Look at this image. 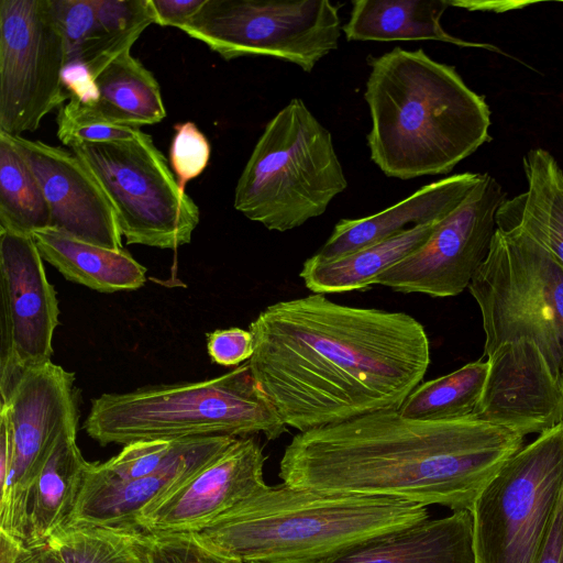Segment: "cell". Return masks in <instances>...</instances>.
Masks as SVG:
<instances>
[{"instance_id": "10", "label": "cell", "mask_w": 563, "mask_h": 563, "mask_svg": "<svg viewBox=\"0 0 563 563\" xmlns=\"http://www.w3.org/2000/svg\"><path fill=\"white\" fill-rule=\"evenodd\" d=\"M341 5L329 0H206L180 30L225 60L271 56L311 73L339 46Z\"/></svg>"}, {"instance_id": "37", "label": "cell", "mask_w": 563, "mask_h": 563, "mask_svg": "<svg viewBox=\"0 0 563 563\" xmlns=\"http://www.w3.org/2000/svg\"><path fill=\"white\" fill-rule=\"evenodd\" d=\"M12 433L8 416L0 409V488H4L12 464Z\"/></svg>"}, {"instance_id": "31", "label": "cell", "mask_w": 563, "mask_h": 563, "mask_svg": "<svg viewBox=\"0 0 563 563\" xmlns=\"http://www.w3.org/2000/svg\"><path fill=\"white\" fill-rule=\"evenodd\" d=\"M57 137L66 145L106 143L136 139L142 130L112 124L96 115L81 101L69 99L56 118Z\"/></svg>"}, {"instance_id": "13", "label": "cell", "mask_w": 563, "mask_h": 563, "mask_svg": "<svg viewBox=\"0 0 563 563\" xmlns=\"http://www.w3.org/2000/svg\"><path fill=\"white\" fill-rule=\"evenodd\" d=\"M507 199L490 175L445 218L416 251L379 275L373 285L402 294L453 297L472 282L497 231V212Z\"/></svg>"}, {"instance_id": "14", "label": "cell", "mask_w": 563, "mask_h": 563, "mask_svg": "<svg viewBox=\"0 0 563 563\" xmlns=\"http://www.w3.org/2000/svg\"><path fill=\"white\" fill-rule=\"evenodd\" d=\"M32 235L0 229V394L51 362L59 308Z\"/></svg>"}, {"instance_id": "22", "label": "cell", "mask_w": 563, "mask_h": 563, "mask_svg": "<svg viewBox=\"0 0 563 563\" xmlns=\"http://www.w3.org/2000/svg\"><path fill=\"white\" fill-rule=\"evenodd\" d=\"M32 238L44 261L74 283L100 292L134 290L146 280V268L122 250L80 241L48 228Z\"/></svg>"}, {"instance_id": "8", "label": "cell", "mask_w": 563, "mask_h": 563, "mask_svg": "<svg viewBox=\"0 0 563 563\" xmlns=\"http://www.w3.org/2000/svg\"><path fill=\"white\" fill-rule=\"evenodd\" d=\"M563 488V421L515 453L471 510L475 563H536Z\"/></svg>"}, {"instance_id": "18", "label": "cell", "mask_w": 563, "mask_h": 563, "mask_svg": "<svg viewBox=\"0 0 563 563\" xmlns=\"http://www.w3.org/2000/svg\"><path fill=\"white\" fill-rule=\"evenodd\" d=\"M484 174L462 173L424 185L409 197L375 214L341 219L318 258L336 260L396 236L412 227L440 222L454 212L483 179Z\"/></svg>"}, {"instance_id": "7", "label": "cell", "mask_w": 563, "mask_h": 563, "mask_svg": "<svg viewBox=\"0 0 563 563\" xmlns=\"http://www.w3.org/2000/svg\"><path fill=\"white\" fill-rule=\"evenodd\" d=\"M468 290L482 314L484 355L530 342L563 394V266L522 230L497 228Z\"/></svg>"}, {"instance_id": "29", "label": "cell", "mask_w": 563, "mask_h": 563, "mask_svg": "<svg viewBox=\"0 0 563 563\" xmlns=\"http://www.w3.org/2000/svg\"><path fill=\"white\" fill-rule=\"evenodd\" d=\"M205 438L132 442L123 445V449L110 460L96 463V466L101 472L122 479L150 476L180 461Z\"/></svg>"}, {"instance_id": "27", "label": "cell", "mask_w": 563, "mask_h": 563, "mask_svg": "<svg viewBox=\"0 0 563 563\" xmlns=\"http://www.w3.org/2000/svg\"><path fill=\"white\" fill-rule=\"evenodd\" d=\"M48 228L42 186L12 136L0 131V229L32 235Z\"/></svg>"}, {"instance_id": "38", "label": "cell", "mask_w": 563, "mask_h": 563, "mask_svg": "<svg viewBox=\"0 0 563 563\" xmlns=\"http://www.w3.org/2000/svg\"><path fill=\"white\" fill-rule=\"evenodd\" d=\"M18 563H64L57 551L48 543L24 548Z\"/></svg>"}, {"instance_id": "28", "label": "cell", "mask_w": 563, "mask_h": 563, "mask_svg": "<svg viewBox=\"0 0 563 563\" xmlns=\"http://www.w3.org/2000/svg\"><path fill=\"white\" fill-rule=\"evenodd\" d=\"M488 368L487 361L478 360L428 380L410 393L398 412L405 418L424 421L471 417L481 399Z\"/></svg>"}, {"instance_id": "35", "label": "cell", "mask_w": 563, "mask_h": 563, "mask_svg": "<svg viewBox=\"0 0 563 563\" xmlns=\"http://www.w3.org/2000/svg\"><path fill=\"white\" fill-rule=\"evenodd\" d=\"M206 0H150L154 23L180 30L205 4Z\"/></svg>"}, {"instance_id": "39", "label": "cell", "mask_w": 563, "mask_h": 563, "mask_svg": "<svg viewBox=\"0 0 563 563\" xmlns=\"http://www.w3.org/2000/svg\"><path fill=\"white\" fill-rule=\"evenodd\" d=\"M23 549L19 540L0 531V563H18Z\"/></svg>"}, {"instance_id": "19", "label": "cell", "mask_w": 563, "mask_h": 563, "mask_svg": "<svg viewBox=\"0 0 563 563\" xmlns=\"http://www.w3.org/2000/svg\"><path fill=\"white\" fill-rule=\"evenodd\" d=\"M330 563H475L472 512L453 511L376 536Z\"/></svg>"}, {"instance_id": "11", "label": "cell", "mask_w": 563, "mask_h": 563, "mask_svg": "<svg viewBox=\"0 0 563 563\" xmlns=\"http://www.w3.org/2000/svg\"><path fill=\"white\" fill-rule=\"evenodd\" d=\"M67 47L52 0L0 1V131L20 136L69 96Z\"/></svg>"}, {"instance_id": "23", "label": "cell", "mask_w": 563, "mask_h": 563, "mask_svg": "<svg viewBox=\"0 0 563 563\" xmlns=\"http://www.w3.org/2000/svg\"><path fill=\"white\" fill-rule=\"evenodd\" d=\"M449 5L446 0H354L342 31L347 41L432 40L499 52L493 45L468 42L445 32L440 21Z\"/></svg>"}, {"instance_id": "34", "label": "cell", "mask_w": 563, "mask_h": 563, "mask_svg": "<svg viewBox=\"0 0 563 563\" xmlns=\"http://www.w3.org/2000/svg\"><path fill=\"white\" fill-rule=\"evenodd\" d=\"M207 350L211 360L219 365H239L254 353L253 334L240 328L216 330L208 334Z\"/></svg>"}, {"instance_id": "16", "label": "cell", "mask_w": 563, "mask_h": 563, "mask_svg": "<svg viewBox=\"0 0 563 563\" xmlns=\"http://www.w3.org/2000/svg\"><path fill=\"white\" fill-rule=\"evenodd\" d=\"M11 136L43 188L51 228L87 243L122 250L114 211L80 159L59 146Z\"/></svg>"}, {"instance_id": "2", "label": "cell", "mask_w": 563, "mask_h": 563, "mask_svg": "<svg viewBox=\"0 0 563 563\" xmlns=\"http://www.w3.org/2000/svg\"><path fill=\"white\" fill-rule=\"evenodd\" d=\"M523 438L473 416L424 421L382 410L298 432L283 452L278 476L299 488L471 511Z\"/></svg>"}, {"instance_id": "36", "label": "cell", "mask_w": 563, "mask_h": 563, "mask_svg": "<svg viewBox=\"0 0 563 563\" xmlns=\"http://www.w3.org/2000/svg\"><path fill=\"white\" fill-rule=\"evenodd\" d=\"M536 563H563V488Z\"/></svg>"}, {"instance_id": "32", "label": "cell", "mask_w": 563, "mask_h": 563, "mask_svg": "<svg viewBox=\"0 0 563 563\" xmlns=\"http://www.w3.org/2000/svg\"><path fill=\"white\" fill-rule=\"evenodd\" d=\"M174 130L169 165L179 187L185 190L186 184L206 169L211 147L206 135L191 121L175 124Z\"/></svg>"}, {"instance_id": "40", "label": "cell", "mask_w": 563, "mask_h": 563, "mask_svg": "<svg viewBox=\"0 0 563 563\" xmlns=\"http://www.w3.org/2000/svg\"><path fill=\"white\" fill-rule=\"evenodd\" d=\"M233 563H236V562H233Z\"/></svg>"}, {"instance_id": "25", "label": "cell", "mask_w": 563, "mask_h": 563, "mask_svg": "<svg viewBox=\"0 0 563 563\" xmlns=\"http://www.w3.org/2000/svg\"><path fill=\"white\" fill-rule=\"evenodd\" d=\"M442 221L416 225L336 260L325 261L312 255L305 261L299 276L313 294L367 288L379 275L420 247Z\"/></svg>"}, {"instance_id": "17", "label": "cell", "mask_w": 563, "mask_h": 563, "mask_svg": "<svg viewBox=\"0 0 563 563\" xmlns=\"http://www.w3.org/2000/svg\"><path fill=\"white\" fill-rule=\"evenodd\" d=\"M235 439L229 435L207 437L177 463L140 478H118L98 470L96 463H90L67 525L134 523L135 516L146 505L180 485Z\"/></svg>"}, {"instance_id": "15", "label": "cell", "mask_w": 563, "mask_h": 563, "mask_svg": "<svg viewBox=\"0 0 563 563\" xmlns=\"http://www.w3.org/2000/svg\"><path fill=\"white\" fill-rule=\"evenodd\" d=\"M265 461L253 437L236 438L180 485L146 505L134 523L152 534L199 532L266 485Z\"/></svg>"}, {"instance_id": "12", "label": "cell", "mask_w": 563, "mask_h": 563, "mask_svg": "<svg viewBox=\"0 0 563 563\" xmlns=\"http://www.w3.org/2000/svg\"><path fill=\"white\" fill-rule=\"evenodd\" d=\"M75 376L52 361L25 369L1 397L12 433V464L0 499V531L22 544L30 489L58 437L77 428ZM24 545V544H23Z\"/></svg>"}, {"instance_id": "24", "label": "cell", "mask_w": 563, "mask_h": 563, "mask_svg": "<svg viewBox=\"0 0 563 563\" xmlns=\"http://www.w3.org/2000/svg\"><path fill=\"white\" fill-rule=\"evenodd\" d=\"M93 81L97 97L84 103L104 121L141 129L165 119L166 109L158 81L131 52L111 60Z\"/></svg>"}, {"instance_id": "9", "label": "cell", "mask_w": 563, "mask_h": 563, "mask_svg": "<svg viewBox=\"0 0 563 563\" xmlns=\"http://www.w3.org/2000/svg\"><path fill=\"white\" fill-rule=\"evenodd\" d=\"M109 200L126 244L176 250L190 242L200 220L151 135L69 146Z\"/></svg>"}, {"instance_id": "1", "label": "cell", "mask_w": 563, "mask_h": 563, "mask_svg": "<svg viewBox=\"0 0 563 563\" xmlns=\"http://www.w3.org/2000/svg\"><path fill=\"white\" fill-rule=\"evenodd\" d=\"M250 331L251 372L299 432L398 410L430 364L427 332L410 314L321 294L267 306Z\"/></svg>"}, {"instance_id": "6", "label": "cell", "mask_w": 563, "mask_h": 563, "mask_svg": "<svg viewBox=\"0 0 563 563\" xmlns=\"http://www.w3.org/2000/svg\"><path fill=\"white\" fill-rule=\"evenodd\" d=\"M346 187L331 132L292 98L257 140L233 205L251 221L285 232L322 216Z\"/></svg>"}, {"instance_id": "26", "label": "cell", "mask_w": 563, "mask_h": 563, "mask_svg": "<svg viewBox=\"0 0 563 563\" xmlns=\"http://www.w3.org/2000/svg\"><path fill=\"white\" fill-rule=\"evenodd\" d=\"M47 543L64 563H152V533L135 523L67 525Z\"/></svg>"}, {"instance_id": "21", "label": "cell", "mask_w": 563, "mask_h": 563, "mask_svg": "<svg viewBox=\"0 0 563 563\" xmlns=\"http://www.w3.org/2000/svg\"><path fill=\"white\" fill-rule=\"evenodd\" d=\"M522 167L527 189L505 200L497 228L522 230L563 266V172L543 148L530 150Z\"/></svg>"}, {"instance_id": "30", "label": "cell", "mask_w": 563, "mask_h": 563, "mask_svg": "<svg viewBox=\"0 0 563 563\" xmlns=\"http://www.w3.org/2000/svg\"><path fill=\"white\" fill-rule=\"evenodd\" d=\"M93 4L110 60L130 52L144 30L154 23L150 0H93Z\"/></svg>"}, {"instance_id": "20", "label": "cell", "mask_w": 563, "mask_h": 563, "mask_svg": "<svg viewBox=\"0 0 563 563\" xmlns=\"http://www.w3.org/2000/svg\"><path fill=\"white\" fill-rule=\"evenodd\" d=\"M76 433L73 428L58 437L34 479L26 505L24 548L46 544L69 521L90 464L76 443Z\"/></svg>"}, {"instance_id": "33", "label": "cell", "mask_w": 563, "mask_h": 563, "mask_svg": "<svg viewBox=\"0 0 563 563\" xmlns=\"http://www.w3.org/2000/svg\"><path fill=\"white\" fill-rule=\"evenodd\" d=\"M152 563H233L203 549L190 533L152 534Z\"/></svg>"}, {"instance_id": "5", "label": "cell", "mask_w": 563, "mask_h": 563, "mask_svg": "<svg viewBox=\"0 0 563 563\" xmlns=\"http://www.w3.org/2000/svg\"><path fill=\"white\" fill-rule=\"evenodd\" d=\"M86 433L101 445L287 432L249 363L214 378L102 394L91 401Z\"/></svg>"}, {"instance_id": "4", "label": "cell", "mask_w": 563, "mask_h": 563, "mask_svg": "<svg viewBox=\"0 0 563 563\" xmlns=\"http://www.w3.org/2000/svg\"><path fill=\"white\" fill-rule=\"evenodd\" d=\"M427 518L426 506L404 499L266 484L190 534L236 563H330L365 540Z\"/></svg>"}, {"instance_id": "3", "label": "cell", "mask_w": 563, "mask_h": 563, "mask_svg": "<svg viewBox=\"0 0 563 563\" xmlns=\"http://www.w3.org/2000/svg\"><path fill=\"white\" fill-rule=\"evenodd\" d=\"M367 64V145L387 177L445 175L490 140L485 98L453 66L399 46Z\"/></svg>"}]
</instances>
